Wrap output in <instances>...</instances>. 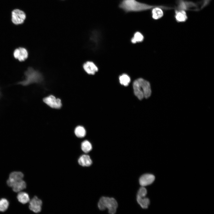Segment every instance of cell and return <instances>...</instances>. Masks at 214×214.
I'll use <instances>...</instances> for the list:
<instances>
[{
  "instance_id": "5bb4252c",
  "label": "cell",
  "mask_w": 214,
  "mask_h": 214,
  "mask_svg": "<svg viewBox=\"0 0 214 214\" xmlns=\"http://www.w3.org/2000/svg\"><path fill=\"white\" fill-rule=\"evenodd\" d=\"M174 18L177 22L182 23L186 21L188 19V17L184 10L178 9L175 10Z\"/></svg>"
},
{
  "instance_id": "603a6c76",
  "label": "cell",
  "mask_w": 214,
  "mask_h": 214,
  "mask_svg": "<svg viewBox=\"0 0 214 214\" xmlns=\"http://www.w3.org/2000/svg\"><path fill=\"white\" fill-rule=\"evenodd\" d=\"M147 190L144 187H141L139 190L137 196L140 197H145L147 194Z\"/></svg>"
},
{
  "instance_id": "8992f818",
  "label": "cell",
  "mask_w": 214,
  "mask_h": 214,
  "mask_svg": "<svg viewBox=\"0 0 214 214\" xmlns=\"http://www.w3.org/2000/svg\"><path fill=\"white\" fill-rule=\"evenodd\" d=\"M7 185L15 193H18L27 188V183L23 179L14 182H6Z\"/></svg>"
},
{
  "instance_id": "9a60e30c",
  "label": "cell",
  "mask_w": 214,
  "mask_h": 214,
  "mask_svg": "<svg viewBox=\"0 0 214 214\" xmlns=\"http://www.w3.org/2000/svg\"><path fill=\"white\" fill-rule=\"evenodd\" d=\"M17 193L16 198L19 203L22 204H26L29 202L30 199L28 193L22 191Z\"/></svg>"
},
{
  "instance_id": "6da1fadb",
  "label": "cell",
  "mask_w": 214,
  "mask_h": 214,
  "mask_svg": "<svg viewBox=\"0 0 214 214\" xmlns=\"http://www.w3.org/2000/svg\"><path fill=\"white\" fill-rule=\"evenodd\" d=\"M157 5H151L137 0H121L119 7L126 13L138 12L151 10Z\"/></svg>"
},
{
  "instance_id": "4fadbf2b",
  "label": "cell",
  "mask_w": 214,
  "mask_h": 214,
  "mask_svg": "<svg viewBox=\"0 0 214 214\" xmlns=\"http://www.w3.org/2000/svg\"><path fill=\"white\" fill-rule=\"evenodd\" d=\"M83 67L87 74L91 75H94L98 70L97 67L91 61H87L84 63Z\"/></svg>"
},
{
  "instance_id": "7a4b0ae2",
  "label": "cell",
  "mask_w": 214,
  "mask_h": 214,
  "mask_svg": "<svg viewBox=\"0 0 214 214\" xmlns=\"http://www.w3.org/2000/svg\"><path fill=\"white\" fill-rule=\"evenodd\" d=\"M133 86L135 95L140 100L144 98H147L151 95L150 84L143 78H140L135 80Z\"/></svg>"
},
{
  "instance_id": "d6986e66",
  "label": "cell",
  "mask_w": 214,
  "mask_h": 214,
  "mask_svg": "<svg viewBox=\"0 0 214 214\" xmlns=\"http://www.w3.org/2000/svg\"><path fill=\"white\" fill-rule=\"evenodd\" d=\"M137 201L141 207L144 209L147 208L150 203L149 199L145 197L137 196Z\"/></svg>"
},
{
  "instance_id": "3957f363",
  "label": "cell",
  "mask_w": 214,
  "mask_h": 214,
  "mask_svg": "<svg viewBox=\"0 0 214 214\" xmlns=\"http://www.w3.org/2000/svg\"><path fill=\"white\" fill-rule=\"evenodd\" d=\"M25 79L18 84L23 86H27L32 83H38L43 80L42 74L38 71L32 67H29L25 73Z\"/></svg>"
},
{
  "instance_id": "8fae6325",
  "label": "cell",
  "mask_w": 214,
  "mask_h": 214,
  "mask_svg": "<svg viewBox=\"0 0 214 214\" xmlns=\"http://www.w3.org/2000/svg\"><path fill=\"white\" fill-rule=\"evenodd\" d=\"M24 174L21 171H13L9 174L6 182H12L19 181L24 179Z\"/></svg>"
},
{
  "instance_id": "5b68a950",
  "label": "cell",
  "mask_w": 214,
  "mask_h": 214,
  "mask_svg": "<svg viewBox=\"0 0 214 214\" xmlns=\"http://www.w3.org/2000/svg\"><path fill=\"white\" fill-rule=\"evenodd\" d=\"M12 21L15 25L23 23L26 18V15L23 11L18 9L13 10L12 12Z\"/></svg>"
},
{
  "instance_id": "30bf717a",
  "label": "cell",
  "mask_w": 214,
  "mask_h": 214,
  "mask_svg": "<svg viewBox=\"0 0 214 214\" xmlns=\"http://www.w3.org/2000/svg\"><path fill=\"white\" fill-rule=\"evenodd\" d=\"M14 57L21 62L24 61L28 57L27 50L24 48L20 47L15 49L13 52Z\"/></svg>"
},
{
  "instance_id": "277c9868",
  "label": "cell",
  "mask_w": 214,
  "mask_h": 214,
  "mask_svg": "<svg viewBox=\"0 0 214 214\" xmlns=\"http://www.w3.org/2000/svg\"><path fill=\"white\" fill-rule=\"evenodd\" d=\"M98 206L100 210H103L107 209L109 213L114 214L116 211L118 204L114 198L103 196L99 200Z\"/></svg>"
},
{
  "instance_id": "cb8c5ba5",
  "label": "cell",
  "mask_w": 214,
  "mask_h": 214,
  "mask_svg": "<svg viewBox=\"0 0 214 214\" xmlns=\"http://www.w3.org/2000/svg\"></svg>"
},
{
  "instance_id": "ffe728a7",
  "label": "cell",
  "mask_w": 214,
  "mask_h": 214,
  "mask_svg": "<svg viewBox=\"0 0 214 214\" xmlns=\"http://www.w3.org/2000/svg\"><path fill=\"white\" fill-rule=\"evenodd\" d=\"M120 83L125 86H128L130 82V77L127 74H123L119 77Z\"/></svg>"
},
{
  "instance_id": "e0dca14e",
  "label": "cell",
  "mask_w": 214,
  "mask_h": 214,
  "mask_svg": "<svg viewBox=\"0 0 214 214\" xmlns=\"http://www.w3.org/2000/svg\"><path fill=\"white\" fill-rule=\"evenodd\" d=\"M144 39L143 34L139 31H136L133 34V37L131 39V42L135 44L142 42Z\"/></svg>"
},
{
  "instance_id": "7c38bea8",
  "label": "cell",
  "mask_w": 214,
  "mask_h": 214,
  "mask_svg": "<svg viewBox=\"0 0 214 214\" xmlns=\"http://www.w3.org/2000/svg\"><path fill=\"white\" fill-rule=\"evenodd\" d=\"M155 177L151 174H145L141 176L139 178V182L142 187L151 184L154 181Z\"/></svg>"
},
{
  "instance_id": "ba28073f",
  "label": "cell",
  "mask_w": 214,
  "mask_h": 214,
  "mask_svg": "<svg viewBox=\"0 0 214 214\" xmlns=\"http://www.w3.org/2000/svg\"><path fill=\"white\" fill-rule=\"evenodd\" d=\"M173 8L162 5H157L151 9V14L152 18L155 20H158L161 18L164 15L162 10H169Z\"/></svg>"
},
{
  "instance_id": "44dd1931",
  "label": "cell",
  "mask_w": 214,
  "mask_h": 214,
  "mask_svg": "<svg viewBox=\"0 0 214 214\" xmlns=\"http://www.w3.org/2000/svg\"><path fill=\"white\" fill-rule=\"evenodd\" d=\"M81 149L83 152L87 153L89 152L92 149L91 143L87 140H85L81 144Z\"/></svg>"
},
{
  "instance_id": "ac0fdd59",
  "label": "cell",
  "mask_w": 214,
  "mask_h": 214,
  "mask_svg": "<svg viewBox=\"0 0 214 214\" xmlns=\"http://www.w3.org/2000/svg\"><path fill=\"white\" fill-rule=\"evenodd\" d=\"M10 202L5 198L0 199V212L4 213L6 211L10 206Z\"/></svg>"
},
{
  "instance_id": "9c48e42d",
  "label": "cell",
  "mask_w": 214,
  "mask_h": 214,
  "mask_svg": "<svg viewBox=\"0 0 214 214\" xmlns=\"http://www.w3.org/2000/svg\"><path fill=\"white\" fill-rule=\"evenodd\" d=\"M43 102L51 107L55 108H59L62 105L61 100L56 98L53 95H50L43 99Z\"/></svg>"
},
{
  "instance_id": "52a82bcc",
  "label": "cell",
  "mask_w": 214,
  "mask_h": 214,
  "mask_svg": "<svg viewBox=\"0 0 214 214\" xmlns=\"http://www.w3.org/2000/svg\"><path fill=\"white\" fill-rule=\"evenodd\" d=\"M29 203L28 208L30 211L36 213L41 211L43 202L37 196H34Z\"/></svg>"
},
{
  "instance_id": "7402d4cb",
  "label": "cell",
  "mask_w": 214,
  "mask_h": 214,
  "mask_svg": "<svg viewBox=\"0 0 214 214\" xmlns=\"http://www.w3.org/2000/svg\"><path fill=\"white\" fill-rule=\"evenodd\" d=\"M75 133L78 137L83 138L85 136L86 131L85 128L82 126H77L75 130Z\"/></svg>"
},
{
  "instance_id": "2e32d148",
  "label": "cell",
  "mask_w": 214,
  "mask_h": 214,
  "mask_svg": "<svg viewBox=\"0 0 214 214\" xmlns=\"http://www.w3.org/2000/svg\"><path fill=\"white\" fill-rule=\"evenodd\" d=\"M78 163L82 166L88 167L92 164V161L89 155L85 154L82 155L79 157Z\"/></svg>"
}]
</instances>
